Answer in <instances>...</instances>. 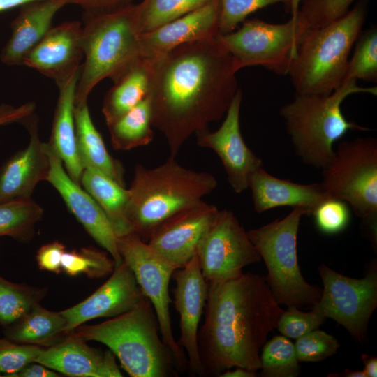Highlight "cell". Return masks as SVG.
Segmentation results:
<instances>
[{"mask_svg":"<svg viewBox=\"0 0 377 377\" xmlns=\"http://www.w3.org/2000/svg\"><path fill=\"white\" fill-rule=\"evenodd\" d=\"M209 0H143L139 4L141 34L155 29L199 8Z\"/></svg>","mask_w":377,"mask_h":377,"instance_id":"obj_34","label":"cell"},{"mask_svg":"<svg viewBox=\"0 0 377 377\" xmlns=\"http://www.w3.org/2000/svg\"><path fill=\"white\" fill-rule=\"evenodd\" d=\"M80 71L57 85L59 95L54 113L50 146L61 160L70 177L80 185L84 170L75 143L74 108Z\"/></svg>","mask_w":377,"mask_h":377,"instance_id":"obj_25","label":"cell"},{"mask_svg":"<svg viewBox=\"0 0 377 377\" xmlns=\"http://www.w3.org/2000/svg\"><path fill=\"white\" fill-rule=\"evenodd\" d=\"M115 267L107 253L94 248L65 251L61 258V271L75 276L84 274L89 279H101L112 274Z\"/></svg>","mask_w":377,"mask_h":377,"instance_id":"obj_35","label":"cell"},{"mask_svg":"<svg viewBox=\"0 0 377 377\" xmlns=\"http://www.w3.org/2000/svg\"><path fill=\"white\" fill-rule=\"evenodd\" d=\"M30 116V115H29ZM29 116L22 121L30 140L28 145L12 156L0 169V203L30 200L36 185L46 181L50 171V159L38 134L37 123Z\"/></svg>","mask_w":377,"mask_h":377,"instance_id":"obj_21","label":"cell"},{"mask_svg":"<svg viewBox=\"0 0 377 377\" xmlns=\"http://www.w3.org/2000/svg\"><path fill=\"white\" fill-rule=\"evenodd\" d=\"M325 319L313 309L305 312L300 311L296 306L290 305L288 306L286 311H283L281 313L276 327L282 335L297 339L318 329Z\"/></svg>","mask_w":377,"mask_h":377,"instance_id":"obj_42","label":"cell"},{"mask_svg":"<svg viewBox=\"0 0 377 377\" xmlns=\"http://www.w3.org/2000/svg\"><path fill=\"white\" fill-rule=\"evenodd\" d=\"M196 254L207 282L235 277L246 265L261 260L247 232L233 212L226 209L219 210Z\"/></svg>","mask_w":377,"mask_h":377,"instance_id":"obj_13","label":"cell"},{"mask_svg":"<svg viewBox=\"0 0 377 377\" xmlns=\"http://www.w3.org/2000/svg\"><path fill=\"white\" fill-rule=\"evenodd\" d=\"M237 72L217 36L181 45L154 59L151 122L164 135L169 156L176 158L192 135L226 114L239 89Z\"/></svg>","mask_w":377,"mask_h":377,"instance_id":"obj_1","label":"cell"},{"mask_svg":"<svg viewBox=\"0 0 377 377\" xmlns=\"http://www.w3.org/2000/svg\"><path fill=\"white\" fill-rule=\"evenodd\" d=\"M43 214V208L31 199L1 202L0 237L22 242L30 239Z\"/></svg>","mask_w":377,"mask_h":377,"instance_id":"obj_31","label":"cell"},{"mask_svg":"<svg viewBox=\"0 0 377 377\" xmlns=\"http://www.w3.org/2000/svg\"><path fill=\"white\" fill-rule=\"evenodd\" d=\"M366 15L362 1L339 19L304 34L288 72L295 94L327 95L346 82L350 52Z\"/></svg>","mask_w":377,"mask_h":377,"instance_id":"obj_7","label":"cell"},{"mask_svg":"<svg viewBox=\"0 0 377 377\" xmlns=\"http://www.w3.org/2000/svg\"><path fill=\"white\" fill-rule=\"evenodd\" d=\"M83 59L82 23L71 20L52 27L27 54L22 65L35 69L58 85L80 71Z\"/></svg>","mask_w":377,"mask_h":377,"instance_id":"obj_19","label":"cell"},{"mask_svg":"<svg viewBox=\"0 0 377 377\" xmlns=\"http://www.w3.org/2000/svg\"><path fill=\"white\" fill-rule=\"evenodd\" d=\"M362 360L364 364L363 371L366 377L377 376V358L366 354L362 355Z\"/></svg>","mask_w":377,"mask_h":377,"instance_id":"obj_47","label":"cell"},{"mask_svg":"<svg viewBox=\"0 0 377 377\" xmlns=\"http://www.w3.org/2000/svg\"><path fill=\"white\" fill-rule=\"evenodd\" d=\"M217 184L212 174L186 168L170 156L154 168L137 164L128 188L126 216L132 232L147 242L163 221L202 201Z\"/></svg>","mask_w":377,"mask_h":377,"instance_id":"obj_3","label":"cell"},{"mask_svg":"<svg viewBox=\"0 0 377 377\" xmlns=\"http://www.w3.org/2000/svg\"><path fill=\"white\" fill-rule=\"evenodd\" d=\"M290 4V0H219V33L235 31L252 13L276 3Z\"/></svg>","mask_w":377,"mask_h":377,"instance_id":"obj_38","label":"cell"},{"mask_svg":"<svg viewBox=\"0 0 377 377\" xmlns=\"http://www.w3.org/2000/svg\"><path fill=\"white\" fill-rule=\"evenodd\" d=\"M323 189L346 202L367 223L369 232L376 231L377 140L359 138L341 141L322 169Z\"/></svg>","mask_w":377,"mask_h":377,"instance_id":"obj_9","label":"cell"},{"mask_svg":"<svg viewBox=\"0 0 377 377\" xmlns=\"http://www.w3.org/2000/svg\"><path fill=\"white\" fill-rule=\"evenodd\" d=\"M65 251V246L59 241L40 246L36 255L39 269L59 274L61 272V258Z\"/></svg>","mask_w":377,"mask_h":377,"instance_id":"obj_43","label":"cell"},{"mask_svg":"<svg viewBox=\"0 0 377 377\" xmlns=\"http://www.w3.org/2000/svg\"><path fill=\"white\" fill-rule=\"evenodd\" d=\"M310 215L297 206L283 219L247 231L248 236L265 263L266 281L279 304L313 306L322 289L307 283L297 260V239L300 219Z\"/></svg>","mask_w":377,"mask_h":377,"instance_id":"obj_8","label":"cell"},{"mask_svg":"<svg viewBox=\"0 0 377 377\" xmlns=\"http://www.w3.org/2000/svg\"><path fill=\"white\" fill-rule=\"evenodd\" d=\"M149 96L108 126L116 150H130L151 143L154 138Z\"/></svg>","mask_w":377,"mask_h":377,"instance_id":"obj_30","label":"cell"},{"mask_svg":"<svg viewBox=\"0 0 377 377\" xmlns=\"http://www.w3.org/2000/svg\"><path fill=\"white\" fill-rule=\"evenodd\" d=\"M312 215L317 228L329 235L343 231L350 220L349 205L341 200L333 198L321 202Z\"/></svg>","mask_w":377,"mask_h":377,"instance_id":"obj_41","label":"cell"},{"mask_svg":"<svg viewBox=\"0 0 377 377\" xmlns=\"http://www.w3.org/2000/svg\"><path fill=\"white\" fill-rule=\"evenodd\" d=\"M119 252L133 273L144 296L155 311L161 338L170 349L179 371L188 369L183 349L175 339L170 312L169 283L177 268L156 253L138 235L132 232L117 237Z\"/></svg>","mask_w":377,"mask_h":377,"instance_id":"obj_10","label":"cell"},{"mask_svg":"<svg viewBox=\"0 0 377 377\" xmlns=\"http://www.w3.org/2000/svg\"><path fill=\"white\" fill-rule=\"evenodd\" d=\"M342 375H339L341 376H346V377H366V375L364 372L362 371H355L351 370L349 369H346L343 371Z\"/></svg>","mask_w":377,"mask_h":377,"instance_id":"obj_51","label":"cell"},{"mask_svg":"<svg viewBox=\"0 0 377 377\" xmlns=\"http://www.w3.org/2000/svg\"><path fill=\"white\" fill-rule=\"evenodd\" d=\"M66 5V0H38L22 6L11 23V35L1 50V61L8 66L22 65L27 54L52 27L57 13Z\"/></svg>","mask_w":377,"mask_h":377,"instance_id":"obj_23","label":"cell"},{"mask_svg":"<svg viewBox=\"0 0 377 377\" xmlns=\"http://www.w3.org/2000/svg\"><path fill=\"white\" fill-rule=\"evenodd\" d=\"M139 19L138 3L105 13L84 14V59L75 105L87 103L94 88L103 79L115 82L141 58Z\"/></svg>","mask_w":377,"mask_h":377,"instance_id":"obj_5","label":"cell"},{"mask_svg":"<svg viewBox=\"0 0 377 377\" xmlns=\"http://www.w3.org/2000/svg\"><path fill=\"white\" fill-rule=\"evenodd\" d=\"M298 362H319L336 353L339 347L331 334L318 329L296 339L294 344Z\"/></svg>","mask_w":377,"mask_h":377,"instance_id":"obj_39","label":"cell"},{"mask_svg":"<svg viewBox=\"0 0 377 377\" xmlns=\"http://www.w3.org/2000/svg\"><path fill=\"white\" fill-rule=\"evenodd\" d=\"M81 185L103 209L117 237L132 233L126 216L128 189L106 175L90 169H84Z\"/></svg>","mask_w":377,"mask_h":377,"instance_id":"obj_29","label":"cell"},{"mask_svg":"<svg viewBox=\"0 0 377 377\" xmlns=\"http://www.w3.org/2000/svg\"><path fill=\"white\" fill-rule=\"evenodd\" d=\"M58 373L46 366L34 362L17 372L15 377H58Z\"/></svg>","mask_w":377,"mask_h":377,"instance_id":"obj_46","label":"cell"},{"mask_svg":"<svg viewBox=\"0 0 377 377\" xmlns=\"http://www.w3.org/2000/svg\"><path fill=\"white\" fill-rule=\"evenodd\" d=\"M323 288L311 309L343 326L358 342L366 340L369 318L377 306V269L362 279L346 276L324 264L318 267Z\"/></svg>","mask_w":377,"mask_h":377,"instance_id":"obj_12","label":"cell"},{"mask_svg":"<svg viewBox=\"0 0 377 377\" xmlns=\"http://www.w3.org/2000/svg\"><path fill=\"white\" fill-rule=\"evenodd\" d=\"M207 283L205 320L198 338L204 376H219L235 367L256 372L261 367L260 350L283 311L265 276L242 272Z\"/></svg>","mask_w":377,"mask_h":377,"instance_id":"obj_2","label":"cell"},{"mask_svg":"<svg viewBox=\"0 0 377 377\" xmlns=\"http://www.w3.org/2000/svg\"><path fill=\"white\" fill-rule=\"evenodd\" d=\"M219 210L214 205L202 200L163 221L146 242L177 268L182 267L196 254Z\"/></svg>","mask_w":377,"mask_h":377,"instance_id":"obj_15","label":"cell"},{"mask_svg":"<svg viewBox=\"0 0 377 377\" xmlns=\"http://www.w3.org/2000/svg\"><path fill=\"white\" fill-rule=\"evenodd\" d=\"M242 92H236L221 126L195 133L197 144L212 149L223 165L232 190L241 193L249 188L252 175L263 167V161L245 143L240 131L239 114Z\"/></svg>","mask_w":377,"mask_h":377,"instance_id":"obj_14","label":"cell"},{"mask_svg":"<svg viewBox=\"0 0 377 377\" xmlns=\"http://www.w3.org/2000/svg\"><path fill=\"white\" fill-rule=\"evenodd\" d=\"M143 296L133 273L122 261L91 295L61 311L66 320V334L89 320L124 313L135 306Z\"/></svg>","mask_w":377,"mask_h":377,"instance_id":"obj_18","label":"cell"},{"mask_svg":"<svg viewBox=\"0 0 377 377\" xmlns=\"http://www.w3.org/2000/svg\"><path fill=\"white\" fill-rule=\"evenodd\" d=\"M74 120L76 149L83 169L99 172L124 186L122 165L108 152L92 121L87 103L75 105Z\"/></svg>","mask_w":377,"mask_h":377,"instance_id":"obj_26","label":"cell"},{"mask_svg":"<svg viewBox=\"0 0 377 377\" xmlns=\"http://www.w3.org/2000/svg\"><path fill=\"white\" fill-rule=\"evenodd\" d=\"M73 377H121L122 374L111 350L92 348L71 337L44 348L35 361Z\"/></svg>","mask_w":377,"mask_h":377,"instance_id":"obj_22","label":"cell"},{"mask_svg":"<svg viewBox=\"0 0 377 377\" xmlns=\"http://www.w3.org/2000/svg\"><path fill=\"white\" fill-rule=\"evenodd\" d=\"M362 80L366 82L377 81V30L372 27L362 34L355 42L351 59L348 60L345 81Z\"/></svg>","mask_w":377,"mask_h":377,"instance_id":"obj_37","label":"cell"},{"mask_svg":"<svg viewBox=\"0 0 377 377\" xmlns=\"http://www.w3.org/2000/svg\"><path fill=\"white\" fill-rule=\"evenodd\" d=\"M234 370L227 369L222 372L220 377H254L256 372L247 370L240 367H234Z\"/></svg>","mask_w":377,"mask_h":377,"instance_id":"obj_48","label":"cell"},{"mask_svg":"<svg viewBox=\"0 0 377 377\" xmlns=\"http://www.w3.org/2000/svg\"><path fill=\"white\" fill-rule=\"evenodd\" d=\"M217 38L232 55L237 71L259 66L286 75L302 36L290 18L280 24L251 19L242 22L237 31L219 34Z\"/></svg>","mask_w":377,"mask_h":377,"instance_id":"obj_11","label":"cell"},{"mask_svg":"<svg viewBox=\"0 0 377 377\" xmlns=\"http://www.w3.org/2000/svg\"><path fill=\"white\" fill-rule=\"evenodd\" d=\"M66 320L60 312L36 304L23 316L3 327L5 338L24 344L53 346L66 334Z\"/></svg>","mask_w":377,"mask_h":377,"instance_id":"obj_28","label":"cell"},{"mask_svg":"<svg viewBox=\"0 0 377 377\" xmlns=\"http://www.w3.org/2000/svg\"><path fill=\"white\" fill-rule=\"evenodd\" d=\"M172 278L174 304L179 315V345L187 354L188 369L192 374L204 376L198 350L199 325L207 300V283L202 275L197 254L183 267L175 270Z\"/></svg>","mask_w":377,"mask_h":377,"instance_id":"obj_16","label":"cell"},{"mask_svg":"<svg viewBox=\"0 0 377 377\" xmlns=\"http://www.w3.org/2000/svg\"><path fill=\"white\" fill-rule=\"evenodd\" d=\"M36 105L34 103H27L19 107L8 104L0 105V126L21 121L31 115L34 111Z\"/></svg>","mask_w":377,"mask_h":377,"instance_id":"obj_45","label":"cell"},{"mask_svg":"<svg viewBox=\"0 0 377 377\" xmlns=\"http://www.w3.org/2000/svg\"><path fill=\"white\" fill-rule=\"evenodd\" d=\"M108 347L132 377L177 376L174 357L163 342L151 302L143 296L124 313L95 325H81L67 334Z\"/></svg>","mask_w":377,"mask_h":377,"instance_id":"obj_4","label":"cell"},{"mask_svg":"<svg viewBox=\"0 0 377 377\" xmlns=\"http://www.w3.org/2000/svg\"><path fill=\"white\" fill-rule=\"evenodd\" d=\"M45 147L50 163L46 181L58 191L88 234L110 254L115 267L119 265L123 260L117 248V236L107 216L95 200L70 177L48 142L45 143Z\"/></svg>","mask_w":377,"mask_h":377,"instance_id":"obj_17","label":"cell"},{"mask_svg":"<svg viewBox=\"0 0 377 377\" xmlns=\"http://www.w3.org/2000/svg\"><path fill=\"white\" fill-rule=\"evenodd\" d=\"M38 0H0V13Z\"/></svg>","mask_w":377,"mask_h":377,"instance_id":"obj_49","label":"cell"},{"mask_svg":"<svg viewBox=\"0 0 377 377\" xmlns=\"http://www.w3.org/2000/svg\"><path fill=\"white\" fill-rule=\"evenodd\" d=\"M43 350L42 346L0 339V377H15L23 367L35 362Z\"/></svg>","mask_w":377,"mask_h":377,"instance_id":"obj_40","label":"cell"},{"mask_svg":"<svg viewBox=\"0 0 377 377\" xmlns=\"http://www.w3.org/2000/svg\"><path fill=\"white\" fill-rule=\"evenodd\" d=\"M46 289L10 282L0 276V325L15 322L45 297Z\"/></svg>","mask_w":377,"mask_h":377,"instance_id":"obj_32","label":"cell"},{"mask_svg":"<svg viewBox=\"0 0 377 377\" xmlns=\"http://www.w3.org/2000/svg\"><path fill=\"white\" fill-rule=\"evenodd\" d=\"M366 93L376 96L377 87H362L346 81L327 95L297 94L280 109L296 155L315 168L323 169L334 154L333 144L348 131L369 128L348 120L341 104L349 96Z\"/></svg>","mask_w":377,"mask_h":377,"instance_id":"obj_6","label":"cell"},{"mask_svg":"<svg viewBox=\"0 0 377 377\" xmlns=\"http://www.w3.org/2000/svg\"><path fill=\"white\" fill-rule=\"evenodd\" d=\"M68 4L82 8L84 13L93 14L112 11L132 3L133 0H66Z\"/></svg>","mask_w":377,"mask_h":377,"instance_id":"obj_44","label":"cell"},{"mask_svg":"<svg viewBox=\"0 0 377 377\" xmlns=\"http://www.w3.org/2000/svg\"><path fill=\"white\" fill-rule=\"evenodd\" d=\"M219 0H209L186 15L141 34V57L154 59L181 45L216 37L219 34Z\"/></svg>","mask_w":377,"mask_h":377,"instance_id":"obj_20","label":"cell"},{"mask_svg":"<svg viewBox=\"0 0 377 377\" xmlns=\"http://www.w3.org/2000/svg\"><path fill=\"white\" fill-rule=\"evenodd\" d=\"M302 0H290V19L295 22L299 6Z\"/></svg>","mask_w":377,"mask_h":377,"instance_id":"obj_50","label":"cell"},{"mask_svg":"<svg viewBox=\"0 0 377 377\" xmlns=\"http://www.w3.org/2000/svg\"><path fill=\"white\" fill-rule=\"evenodd\" d=\"M260 355L262 376L295 377L300 373L294 344L285 336H274L262 347Z\"/></svg>","mask_w":377,"mask_h":377,"instance_id":"obj_33","label":"cell"},{"mask_svg":"<svg viewBox=\"0 0 377 377\" xmlns=\"http://www.w3.org/2000/svg\"><path fill=\"white\" fill-rule=\"evenodd\" d=\"M249 188L257 213L279 207L300 206L312 215L321 202L330 198L320 183L301 184L281 179L268 173L263 167L252 175Z\"/></svg>","mask_w":377,"mask_h":377,"instance_id":"obj_24","label":"cell"},{"mask_svg":"<svg viewBox=\"0 0 377 377\" xmlns=\"http://www.w3.org/2000/svg\"><path fill=\"white\" fill-rule=\"evenodd\" d=\"M154 59L141 57L108 91L102 112L107 126L135 108L149 94Z\"/></svg>","mask_w":377,"mask_h":377,"instance_id":"obj_27","label":"cell"},{"mask_svg":"<svg viewBox=\"0 0 377 377\" xmlns=\"http://www.w3.org/2000/svg\"><path fill=\"white\" fill-rule=\"evenodd\" d=\"M355 0H302L296 25L300 34L323 27L344 15Z\"/></svg>","mask_w":377,"mask_h":377,"instance_id":"obj_36","label":"cell"}]
</instances>
